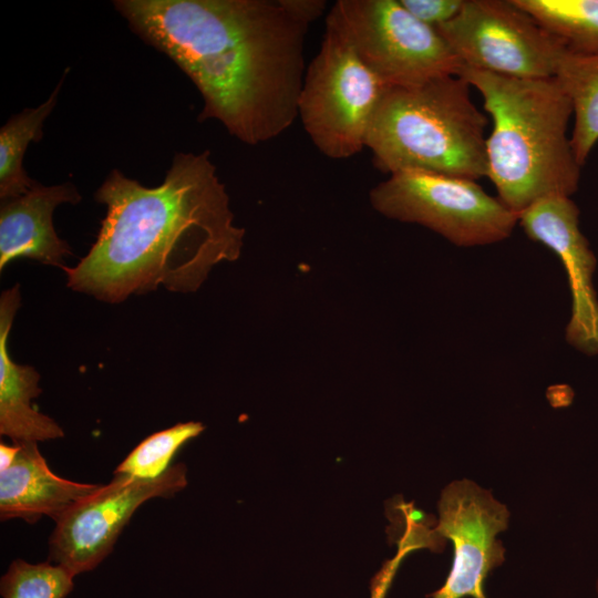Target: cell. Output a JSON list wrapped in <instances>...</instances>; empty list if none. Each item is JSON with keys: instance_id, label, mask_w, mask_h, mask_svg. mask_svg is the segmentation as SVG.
<instances>
[{"instance_id": "obj_6", "label": "cell", "mask_w": 598, "mask_h": 598, "mask_svg": "<svg viewBox=\"0 0 598 598\" xmlns=\"http://www.w3.org/2000/svg\"><path fill=\"white\" fill-rule=\"evenodd\" d=\"M326 22L389 87H412L460 75L463 63L440 32L400 0H339Z\"/></svg>"}, {"instance_id": "obj_11", "label": "cell", "mask_w": 598, "mask_h": 598, "mask_svg": "<svg viewBox=\"0 0 598 598\" xmlns=\"http://www.w3.org/2000/svg\"><path fill=\"white\" fill-rule=\"evenodd\" d=\"M518 223L529 239L554 251L565 267L571 293L566 341L586 355L598 354L597 259L580 230L578 206L568 196H548L520 212Z\"/></svg>"}, {"instance_id": "obj_4", "label": "cell", "mask_w": 598, "mask_h": 598, "mask_svg": "<svg viewBox=\"0 0 598 598\" xmlns=\"http://www.w3.org/2000/svg\"><path fill=\"white\" fill-rule=\"evenodd\" d=\"M458 75L412 87H389L367 148L384 174L420 171L477 181L487 173V117Z\"/></svg>"}, {"instance_id": "obj_14", "label": "cell", "mask_w": 598, "mask_h": 598, "mask_svg": "<svg viewBox=\"0 0 598 598\" xmlns=\"http://www.w3.org/2000/svg\"><path fill=\"white\" fill-rule=\"evenodd\" d=\"M19 287L0 298V434L14 444L38 443L64 435L51 417L37 411L32 399L41 394L40 374L30 365L16 363L9 355L8 337L20 306Z\"/></svg>"}, {"instance_id": "obj_8", "label": "cell", "mask_w": 598, "mask_h": 598, "mask_svg": "<svg viewBox=\"0 0 598 598\" xmlns=\"http://www.w3.org/2000/svg\"><path fill=\"white\" fill-rule=\"evenodd\" d=\"M436 30L464 66L517 79L554 78L566 48L514 0H464Z\"/></svg>"}, {"instance_id": "obj_19", "label": "cell", "mask_w": 598, "mask_h": 598, "mask_svg": "<svg viewBox=\"0 0 598 598\" xmlns=\"http://www.w3.org/2000/svg\"><path fill=\"white\" fill-rule=\"evenodd\" d=\"M73 575L50 561L14 560L1 578L3 598H64L73 588Z\"/></svg>"}, {"instance_id": "obj_15", "label": "cell", "mask_w": 598, "mask_h": 598, "mask_svg": "<svg viewBox=\"0 0 598 598\" xmlns=\"http://www.w3.org/2000/svg\"><path fill=\"white\" fill-rule=\"evenodd\" d=\"M554 78L571 103L570 142L582 167L598 143V52L580 53L565 48L557 60Z\"/></svg>"}, {"instance_id": "obj_12", "label": "cell", "mask_w": 598, "mask_h": 598, "mask_svg": "<svg viewBox=\"0 0 598 598\" xmlns=\"http://www.w3.org/2000/svg\"><path fill=\"white\" fill-rule=\"evenodd\" d=\"M81 195L70 183L43 186L35 183L25 194L1 200L0 270L18 258L63 268L71 254L53 226V212L61 204H76Z\"/></svg>"}, {"instance_id": "obj_13", "label": "cell", "mask_w": 598, "mask_h": 598, "mask_svg": "<svg viewBox=\"0 0 598 598\" xmlns=\"http://www.w3.org/2000/svg\"><path fill=\"white\" fill-rule=\"evenodd\" d=\"M13 463L0 472L1 519L20 517L35 523L47 515L56 520L65 511L93 494L100 485L56 476L38 443H19Z\"/></svg>"}, {"instance_id": "obj_21", "label": "cell", "mask_w": 598, "mask_h": 598, "mask_svg": "<svg viewBox=\"0 0 598 598\" xmlns=\"http://www.w3.org/2000/svg\"><path fill=\"white\" fill-rule=\"evenodd\" d=\"M400 2L417 20L436 29L461 11L464 0H400Z\"/></svg>"}, {"instance_id": "obj_7", "label": "cell", "mask_w": 598, "mask_h": 598, "mask_svg": "<svg viewBox=\"0 0 598 598\" xmlns=\"http://www.w3.org/2000/svg\"><path fill=\"white\" fill-rule=\"evenodd\" d=\"M476 182L402 171L374 186L369 199L383 216L422 225L456 246L499 243L512 235L518 215Z\"/></svg>"}, {"instance_id": "obj_16", "label": "cell", "mask_w": 598, "mask_h": 598, "mask_svg": "<svg viewBox=\"0 0 598 598\" xmlns=\"http://www.w3.org/2000/svg\"><path fill=\"white\" fill-rule=\"evenodd\" d=\"M65 70L50 96L37 107L24 109L11 116L0 128V199L6 200L29 192L37 183L23 168L29 143L42 138V126L58 103Z\"/></svg>"}, {"instance_id": "obj_18", "label": "cell", "mask_w": 598, "mask_h": 598, "mask_svg": "<svg viewBox=\"0 0 598 598\" xmlns=\"http://www.w3.org/2000/svg\"><path fill=\"white\" fill-rule=\"evenodd\" d=\"M200 422H185L156 432L143 440L116 467L114 474L156 478L167 470L176 452L204 431Z\"/></svg>"}, {"instance_id": "obj_2", "label": "cell", "mask_w": 598, "mask_h": 598, "mask_svg": "<svg viewBox=\"0 0 598 598\" xmlns=\"http://www.w3.org/2000/svg\"><path fill=\"white\" fill-rule=\"evenodd\" d=\"M94 197L106 206L96 239L75 267L62 268L75 291L112 303L159 286L193 292L241 254L245 229L207 150L175 154L156 187L113 169Z\"/></svg>"}, {"instance_id": "obj_20", "label": "cell", "mask_w": 598, "mask_h": 598, "mask_svg": "<svg viewBox=\"0 0 598 598\" xmlns=\"http://www.w3.org/2000/svg\"><path fill=\"white\" fill-rule=\"evenodd\" d=\"M406 522V528L399 539L395 556L385 560L381 569L371 579V598H385L402 560L411 551L421 548L433 550L441 548L440 540L433 529H429L425 524L419 523L412 515Z\"/></svg>"}, {"instance_id": "obj_3", "label": "cell", "mask_w": 598, "mask_h": 598, "mask_svg": "<svg viewBox=\"0 0 598 598\" xmlns=\"http://www.w3.org/2000/svg\"><path fill=\"white\" fill-rule=\"evenodd\" d=\"M462 76L483 97L493 127L486 138V176L517 215L537 200L571 197L580 169L568 124L569 97L555 78L517 79L463 66Z\"/></svg>"}, {"instance_id": "obj_5", "label": "cell", "mask_w": 598, "mask_h": 598, "mask_svg": "<svg viewBox=\"0 0 598 598\" xmlns=\"http://www.w3.org/2000/svg\"><path fill=\"white\" fill-rule=\"evenodd\" d=\"M388 89L342 33L326 22L319 51L306 68L298 116L322 155L346 159L367 147Z\"/></svg>"}, {"instance_id": "obj_23", "label": "cell", "mask_w": 598, "mask_h": 598, "mask_svg": "<svg viewBox=\"0 0 598 598\" xmlns=\"http://www.w3.org/2000/svg\"><path fill=\"white\" fill-rule=\"evenodd\" d=\"M19 451L17 444L9 446L7 444H0V472L7 470L14 461Z\"/></svg>"}, {"instance_id": "obj_1", "label": "cell", "mask_w": 598, "mask_h": 598, "mask_svg": "<svg viewBox=\"0 0 598 598\" xmlns=\"http://www.w3.org/2000/svg\"><path fill=\"white\" fill-rule=\"evenodd\" d=\"M131 30L195 84L198 121L216 120L248 145L298 117L308 25L280 0H115Z\"/></svg>"}, {"instance_id": "obj_9", "label": "cell", "mask_w": 598, "mask_h": 598, "mask_svg": "<svg viewBox=\"0 0 598 598\" xmlns=\"http://www.w3.org/2000/svg\"><path fill=\"white\" fill-rule=\"evenodd\" d=\"M100 487L65 511L49 540V560L73 576L94 569L113 546L134 512L154 497H172L187 485L183 463L156 478L114 474Z\"/></svg>"}, {"instance_id": "obj_22", "label": "cell", "mask_w": 598, "mask_h": 598, "mask_svg": "<svg viewBox=\"0 0 598 598\" xmlns=\"http://www.w3.org/2000/svg\"><path fill=\"white\" fill-rule=\"evenodd\" d=\"M283 8L297 21L309 27L324 14L327 1L323 0H280Z\"/></svg>"}, {"instance_id": "obj_17", "label": "cell", "mask_w": 598, "mask_h": 598, "mask_svg": "<svg viewBox=\"0 0 598 598\" xmlns=\"http://www.w3.org/2000/svg\"><path fill=\"white\" fill-rule=\"evenodd\" d=\"M566 49L598 52V0H514Z\"/></svg>"}, {"instance_id": "obj_10", "label": "cell", "mask_w": 598, "mask_h": 598, "mask_svg": "<svg viewBox=\"0 0 598 598\" xmlns=\"http://www.w3.org/2000/svg\"><path fill=\"white\" fill-rule=\"evenodd\" d=\"M439 513L434 532L453 543L454 558L444 585L429 597L486 598L484 582L505 559V549L496 535L507 528L506 506L489 491L461 480L443 489Z\"/></svg>"}]
</instances>
